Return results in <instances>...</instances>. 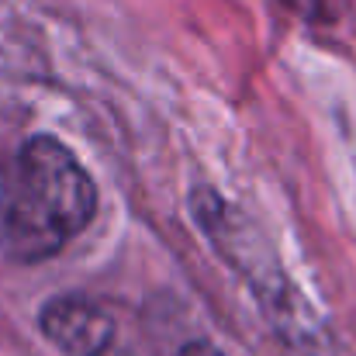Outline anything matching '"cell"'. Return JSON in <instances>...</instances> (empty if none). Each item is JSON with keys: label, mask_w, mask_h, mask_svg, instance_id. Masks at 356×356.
I'll list each match as a JSON object with an SVG mask.
<instances>
[{"label": "cell", "mask_w": 356, "mask_h": 356, "mask_svg": "<svg viewBox=\"0 0 356 356\" xmlns=\"http://www.w3.org/2000/svg\"><path fill=\"white\" fill-rule=\"evenodd\" d=\"M97 184L56 135H31L0 184V256L10 266L56 259L97 218Z\"/></svg>", "instance_id": "cell-1"}, {"label": "cell", "mask_w": 356, "mask_h": 356, "mask_svg": "<svg viewBox=\"0 0 356 356\" xmlns=\"http://www.w3.org/2000/svg\"><path fill=\"white\" fill-rule=\"evenodd\" d=\"M191 215H194L197 229H204V236L211 238V245L229 263H236V270L252 284V291L266 305H280V312L291 315V305H298V294L291 291L287 273L273 263L266 238L252 236L242 211L225 204V197H218L211 187H194L191 191Z\"/></svg>", "instance_id": "cell-2"}, {"label": "cell", "mask_w": 356, "mask_h": 356, "mask_svg": "<svg viewBox=\"0 0 356 356\" xmlns=\"http://www.w3.org/2000/svg\"><path fill=\"white\" fill-rule=\"evenodd\" d=\"M35 325L42 339L63 356H108L118 336V322L87 291H63L42 301Z\"/></svg>", "instance_id": "cell-3"}, {"label": "cell", "mask_w": 356, "mask_h": 356, "mask_svg": "<svg viewBox=\"0 0 356 356\" xmlns=\"http://www.w3.org/2000/svg\"><path fill=\"white\" fill-rule=\"evenodd\" d=\"M284 10H291L298 21H305V24H318V28H325V24H336L339 17H343V10H346V0H277Z\"/></svg>", "instance_id": "cell-4"}, {"label": "cell", "mask_w": 356, "mask_h": 356, "mask_svg": "<svg viewBox=\"0 0 356 356\" xmlns=\"http://www.w3.org/2000/svg\"><path fill=\"white\" fill-rule=\"evenodd\" d=\"M177 356H225L211 339H191V343H184Z\"/></svg>", "instance_id": "cell-5"}]
</instances>
